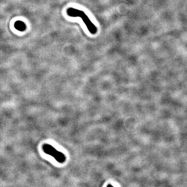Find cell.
I'll return each instance as SVG.
<instances>
[{
	"label": "cell",
	"instance_id": "1",
	"mask_svg": "<svg viewBox=\"0 0 187 187\" xmlns=\"http://www.w3.org/2000/svg\"><path fill=\"white\" fill-rule=\"evenodd\" d=\"M67 13L68 15L70 17L81 18L85 24L89 32L92 35H95L96 33L97 32V27L91 22L89 17L83 11L73 7H70L67 9Z\"/></svg>",
	"mask_w": 187,
	"mask_h": 187
},
{
	"label": "cell",
	"instance_id": "3",
	"mask_svg": "<svg viewBox=\"0 0 187 187\" xmlns=\"http://www.w3.org/2000/svg\"><path fill=\"white\" fill-rule=\"evenodd\" d=\"M15 28L16 29L20 31H24L26 29V25L24 22L22 21H17L14 24Z\"/></svg>",
	"mask_w": 187,
	"mask_h": 187
},
{
	"label": "cell",
	"instance_id": "2",
	"mask_svg": "<svg viewBox=\"0 0 187 187\" xmlns=\"http://www.w3.org/2000/svg\"><path fill=\"white\" fill-rule=\"evenodd\" d=\"M43 151L46 154L53 157L59 163H62L65 160V157L63 153L58 151L57 150L54 148L52 146L49 144H43Z\"/></svg>",
	"mask_w": 187,
	"mask_h": 187
}]
</instances>
